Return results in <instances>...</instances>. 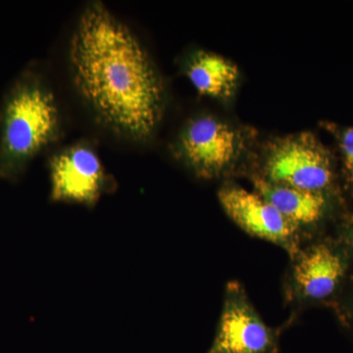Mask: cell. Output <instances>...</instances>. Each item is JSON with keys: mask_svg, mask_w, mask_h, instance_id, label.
Instances as JSON below:
<instances>
[{"mask_svg": "<svg viewBox=\"0 0 353 353\" xmlns=\"http://www.w3.org/2000/svg\"><path fill=\"white\" fill-rule=\"evenodd\" d=\"M58 111L52 94L32 78L16 83L1 115L0 176L13 178L57 134Z\"/></svg>", "mask_w": 353, "mask_h": 353, "instance_id": "2", "label": "cell"}, {"mask_svg": "<svg viewBox=\"0 0 353 353\" xmlns=\"http://www.w3.org/2000/svg\"><path fill=\"white\" fill-rule=\"evenodd\" d=\"M187 75L202 95L229 99L238 87L240 72L231 60L208 51H199L190 60Z\"/></svg>", "mask_w": 353, "mask_h": 353, "instance_id": "10", "label": "cell"}, {"mask_svg": "<svg viewBox=\"0 0 353 353\" xmlns=\"http://www.w3.org/2000/svg\"><path fill=\"white\" fill-rule=\"evenodd\" d=\"M214 340L206 353H279L280 332L264 321L238 281L224 290Z\"/></svg>", "mask_w": 353, "mask_h": 353, "instance_id": "6", "label": "cell"}, {"mask_svg": "<svg viewBox=\"0 0 353 353\" xmlns=\"http://www.w3.org/2000/svg\"><path fill=\"white\" fill-rule=\"evenodd\" d=\"M267 182L340 197L331 152L312 132L272 139L262 158L259 174Z\"/></svg>", "mask_w": 353, "mask_h": 353, "instance_id": "4", "label": "cell"}, {"mask_svg": "<svg viewBox=\"0 0 353 353\" xmlns=\"http://www.w3.org/2000/svg\"><path fill=\"white\" fill-rule=\"evenodd\" d=\"M321 125L333 134L340 148L343 188L353 199V127H341L333 123Z\"/></svg>", "mask_w": 353, "mask_h": 353, "instance_id": "11", "label": "cell"}, {"mask_svg": "<svg viewBox=\"0 0 353 353\" xmlns=\"http://www.w3.org/2000/svg\"><path fill=\"white\" fill-rule=\"evenodd\" d=\"M248 134L215 117L203 115L183 128L176 153L197 178L214 180L232 173L245 155Z\"/></svg>", "mask_w": 353, "mask_h": 353, "instance_id": "5", "label": "cell"}, {"mask_svg": "<svg viewBox=\"0 0 353 353\" xmlns=\"http://www.w3.org/2000/svg\"><path fill=\"white\" fill-rule=\"evenodd\" d=\"M218 199L236 226L250 236L279 246L289 257L305 243L296 228L254 190L229 183L221 188Z\"/></svg>", "mask_w": 353, "mask_h": 353, "instance_id": "7", "label": "cell"}, {"mask_svg": "<svg viewBox=\"0 0 353 353\" xmlns=\"http://www.w3.org/2000/svg\"><path fill=\"white\" fill-rule=\"evenodd\" d=\"M334 234L345 241L353 252V212L343 213L341 216Z\"/></svg>", "mask_w": 353, "mask_h": 353, "instance_id": "13", "label": "cell"}, {"mask_svg": "<svg viewBox=\"0 0 353 353\" xmlns=\"http://www.w3.org/2000/svg\"><path fill=\"white\" fill-rule=\"evenodd\" d=\"M254 192L270 202L303 236L304 241L324 234L327 223L334 216L340 197L276 185L252 176Z\"/></svg>", "mask_w": 353, "mask_h": 353, "instance_id": "9", "label": "cell"}, {"mask_svg": "<svg viewBox=\"0 0 353 353\" xmlns=\"http://www.w3.org/2000/svg\"><path fill=\"white\" fill-rule=\"evenodd\" d=\"M353 274V252L338 236L306 241L290 257L284 280L285 303L304 309L334 308Z\"/></svg>", "mask_w": 353, "mask_h": 353, "instance_id": "3", "label": "cell"}, {"mask_svg": "<svg viewBox=\"0 0 353 353\" xmlns=\"http://www.w3.org/2000/svg\"><path fill=\"white\" fill-rule=\"evenodd\" d=\"M74 81L104 123L134 139L161 120V78L139 39L101 3L83 11L70 46Z\"/></svg>", "mask_w": 353, "mask_h": 353, "instance_id": "1", "label": "cell"}, {"mask_svg": "<svg viewBox=\"0 0 353 353\" xmlns=\"http://www.w3.org/2000/svg\"><path fill=\"white\" fill-rule=\"evenodd\" d=\"M51 199L92 206L108 188L99 157L87 146H74L50 162Z\"/></svg>", "mask_w": 353, "mask_h": 353, "instance_id": "8", "label": "cell"}, {"mask_svg": "<svg viewBox=\"0 0 353 353\" xmlns=\"http://www.w3.org/2000/svg\"><path fill=\"white\" fill-rule=\"evenodd\" d=\"M333 309L341 325L353 336V274Z\"/></svg>", "mask_w": 353, "mask_h": 353, "instance_id": "12", "label": "cell"}]
</instances>
